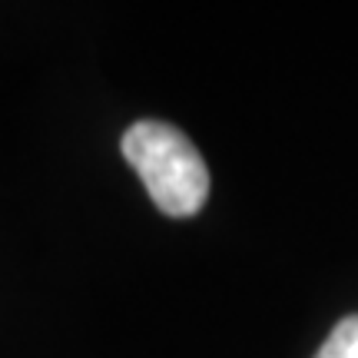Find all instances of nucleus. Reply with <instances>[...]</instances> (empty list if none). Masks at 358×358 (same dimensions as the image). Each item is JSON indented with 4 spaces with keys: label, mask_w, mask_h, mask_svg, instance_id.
Wrapping results in <instances>:
<instances>
[{
    "label": "nucleus",
    "mask_w": 358,
    "mask_h": 358,
    "mask_svg": "<svg viewBox=\"0 0 358 358\" xmlns=\"http://www.w3.org/2000/svg\"><path fill=\"white\" fill-rule=\"evenodd\" d=\"M315 358H358V315L338 322Z\"/></svg>",
    "instance_id": "2"
},
{
    "label": "nucleus",
    "mask_w": 358,
    "mask_h": 358,
    "mask_svg": "<svg viewBox=\"0 0 358 358\" xmlns=\"http://www.w3.org/2000/svg\"><path fill=\"white\" fill-rule=\"evenodd\" d=\"M123 156L166 216L182 219L203 209L209 196V169L186 133L159 120H140L123 136Z\"/></svg>",
    "instance_id": "1"
}]
</instances>
